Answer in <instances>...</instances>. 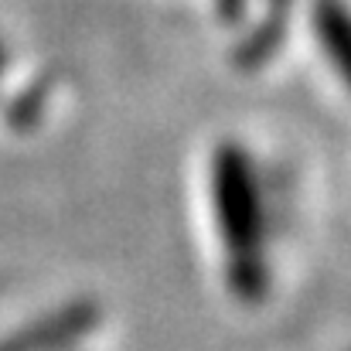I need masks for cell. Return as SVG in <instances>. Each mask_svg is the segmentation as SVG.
<instances>
[{
    "instance_id": "cell-1",
    "label": "cell",
    "mask_w": 351,
    "mask_h": 351,
    "mask_svg": "<svg viewBox=\"0 0 351 351\" xmlns=\"http://www.w3.org/2000/svg\"><path fill=\"white\" fill-rule=\"evenodd\" d=\"M212 202L226 245V283L242 304H259L269 293L266 256V195L256 160L245 147L222 143L212 157Z\"/></svg>"
},
{
    "instance_id": "cell-2",
    "label": "cell",
    "mask_w": 351,
    "mask_h": 351,
    "mask_svg": "<svg viewBox=\"0 0 351 351\" xmlns=\"http://www.w3.org/2000/svg\"><path fill=\"white\" fill-rule=\"evenodd\" d=\"M99 307L93 300H75L58 307L48 317H38L34 324L14 331L0 341V351H69L75 341H82L99 324Z\"/></svg>"
},
{
    "instance_id": "cell-3",
    "label": "cell",
    "mask_w": 351,
    "mask_h": 351,
    "mask_svg": "<svg viewBox=\"0 0 351 351\" xmlns=\"http://www.w3.org/2000/svg\"><path fill=\"white\" fill-rule=\"evenodd\" d=\"M314 38L335 69V75L351 93V7L348 0H311Z\"/></svg>"
},
{
    "instance_id": "cell-4",
    "label": "cell",
    "mask_w": 351,
    "mask_h": 351,
    "mask_svg": "<svg viewBox=\"0 0 351 351\" xmlns=\"http://www.w3.org/2000/svg\"><path fill=\"white\" fill-rule=\"evenodd\" d=\"M287 24H290V7H269V3H266V14L259 17V24L235 45V51H232L235 69H242V72L263 69V65L283 48Z\"/></svg>"
},
{
    "instance_id": "cell-5",
    "label": "cell",
    "mask_w": 351,
    "mask_h": 351,
    "mask_svg": "<svg viewBox=\"0 0 351 351\" xmlns=\"http://www.w3.org/2000/svg\"><path fill=\"white\" fill-rule=\"evenodd\" d=\"M219 3V17L226 24H242L249 17V0H215Z\"/></svg>"
},
{
    "instance_id": "cell-6",
    "label": "cell",
    "mask_w": 351,
    "mask_h": 351,
    "mask_svg": "<svg viewBox=\"0 0 351 351\" xmlns=\"http://www.w3.org/2000/svg\"><path fill=\"white\" fill-rule=\"evenodd\" d=\"M3 69H7V48H3V41H0V75H3Z\"/></svg>"
}]
</instances>
